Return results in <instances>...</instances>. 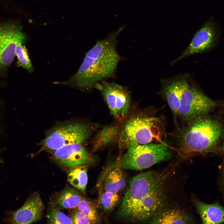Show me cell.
<instances>
[{
  "instance_id": "6da1fadb",
  "label": "cell",
  "mask_w": 224,
  "mask_h": 224,
  "mask_svg": "<svg viewBox=\"0 0 224 224\" xmlns=\"http://www.w3.org/2000/svg\"><path fill=\"white\" fill-rule=\"evenodd\" d=\"M125 25L96 42L86 53L77 72L64 82L82 90H88L114 74L120 57L116 50L117 37Z\"/></svg>"
},
{
  "instance_id": "7a4b0ae2",
  "label": "cell",
  "mask_w": 224,
  "mask_h": 224,
  "mask_svg": "<svg viewBox=\"0 0 224 224\" xmlns=\"http://www.w3.org/2000/svg\"><path fill=\"white\" fill-rule=\"evenodd\" d=\"M207 114L189 122L182 133L178 150L184 157L214 151L224 137L223 123Z\"/></svg>"
},
{
  "instance_id": "3957f363",
  "label": "cell",
  "mask_w": 224,
  "mask_h": 224,
  "mask_svg": "<svg viewBox=\"0 0 224 224\" xmlns=\"http://www.w3.org/2000/svg\"><path fill=\"white\" fill-rule=\"evenodd\" d=\"M163 128L160 120L143 115L133 117L125 123L118 137L119 147L127 149L136 144H144L160 141Z\"/></svg>"
},
{
  "instance_id": "277c9868",
  "label": "cell",
  "mask_w": 224,
  "mask_h": 224,
  "mask_svg": "<svg viewBox=\"0 0 224 224\" xmlns=\"http://www.w3.org/2000/svg\"><path fill=\"white\" fill-rule=\"evenodd\" d=\"M166 176L164 172L149 171L133 177L124 194L119 216L123 219L141 200L162 189Z\"/></svg>"
},
{
  "instance_id": "5b68a950",
  "label": "cell",
  "mask_w": 224,
  "mask_h": 224,
  "mask_svg": "<svg viewBox=\"0 0 224 224\" xmlns=\"http://www.w3.org/2000/svg\"><path fill=\"white\" fill-rule=\"evenodd\" d=\"M119 159L123 169L141 170L169 159L170 152L164 143H153L130 146Z\"/></svg>"
},
{
  "instance_id": "8992f818",
  "label": "cell",
  "mask_w": 224,
  "mask_h": 224,
  "mask_svg": "<svg viewBox=\"0 0 224 224\" xmlns=\"http://www.w3.org/2000/svg\"><path fill=\"white\" fill-rule=\"evenodd\" d=\"M217 105L194 84L189 76L186 74L178 115L189 123L207 114Z\"/></svg>"
},
{
  "instance_id": "52a82bcc",
  "label": "cell",
  "mask_w": 224,
  "mask_h": 224,
  "mask_svg": "<svg viewBox=\"0 0 224 224\" xmlns=\"http://www.w3.org/2000/svg\"><path fill=\"white\" fill-rule=\"evenodd\" d=\"M87 124L70 122L58 125L51 129L43 141L38 153L44 151L52 152L69 144L84 143L91 133Z\"/></svg>"
},
{
  "instance_id": "ba28073f",
  "label": "cell",
  "mask_w": 224,
  "mask_h": 224,
  "mask_svg": "<svg viewBox=\"0 0 224 224\" xmlns=\"http://www.w3.org/2000/svg\"><path fill=\"white\" fill-rule=\"evenodd\" d=\"M94 87L100 91L111 114L115 118L120 120L125 117L129 108L131 97L125 88L104 80L97 83Z\"/></svg>"
},
{
  "instance_id": "9c48e42d",
  "label": "cell",
  "mask_w": 224,
  "mask_h": 224,
  "mask_svg": "<svg viewBox=\"0 0 224 224\" xmlns=\"http://www.w3.org/2000/svg\"><path fill=\"white\" fill-rule=\"evenodd\" d=\"M25 40L20 27L10 24L0 26V74L5 73L13 62L17 44Z\"/></svg>"
},
{
  "instance_id": "30bf717a",
  "label": "cell",
  "mask_w": 224,
  "mask_h": 224,
  "mask_svg": "<svg viewBox=\"0 0 224 224\" xmlns=\"http://www.w3.org/2000/svg\"><path fill=\"white\" fill-rule=\"evenodd\" d=\"M52 157L60 166L68 168L89 165L94 161L93 156L83 143H74L64 146L53 152Z\"/></svg>"
},
{
  "instance_id": "8fae6325",
  "label": "cell",
  "mask_w": 224,
  "mask_h": 224,
  "mask_svg": "<svg viewBox=\"0 0 224 224\" xmlns=\"http://www.w3.org/2000/svg\"><path fill=\"white\" fill-rule=\"evenodd\" d=\"M44 208L39 194L35 193L28 198L21 208L10 212L5 221L11 224L32 223L41 218Z\"/></svg>"
},
{
  "instance_id": "7c38bea8",
  "label": "cell",
  "mask_w": 224,
  "mask_h": 224,
  "mask_svg": "<svg viewBox=\"0 0 224 224\" xmlns=\"http://www.w3.org/2000/svg\"><path fill=\"white\" fill-rule=\"evenodd\" d=\"M214 23L207 21L195 33L191 41L182 54L173 62L175 63L186 57L202 53L210 49L214 45L216 38Z\"/></svg>"
},
{
  "instance_id": "4fadbf2b",
  "label": "cell",
  "mask_w": 224,
  "mask_h": 224,
  "mask_svg": "<svg viewBox=\"0 0 224 224\" xmlns=\"http://www.w3.org/2000/svg\"><path fill=\"white\" fill-rule=\"evenodd\" d=\"M123 170L118 159L110 163L103 170L96 187L99 191L118 194L124 189L126 185Z\"/></svg>"
},
{
  "instance_id": "5bb4252c",
  "label": "cell",
  "mask_w": 224,
  "mask_h": 224,
  "mask_svg": "<svg viewBox=\"0 0 224 224\" xmlns=\"http://www.w3.org/2000/svg\"><path fill=\"white\" fill-rule=\"evenodd\" d=\"M185 74L161 80L160 93L168 103L175 117L178 115Z\"/></svg>"
},
{
  "instance_id": "9a60e30c",
  "label": "cell",
  "mask_w": 224,
  "mask_h": 224,
  "mask_svg": "<svg viewBox=\"0 0 224 224\" xmlns=\"http://www.w3.org/2000/svg\"><path fill=\"white\" fill-rule=\"evenodd\" d=\"M194 204L203 224H220L224 222V208L217 203L208 204L199 200Z\"/></svg>"
},
{
  "instance_id": "2e32d148",
  "label": "cell",
  "mask_w": 224,
  "mask_h": 224,
  "mask_svg": "<svg viewBox=\"0 0 224 224\" xmlns=\"http://www.w3.org/2000/svg\"><path fill=\"white\" fill-rule=\"evenodd\" d=\"M82 196L74 187L67 185L55 197L53 204L60 209L76 208Z\"/></svg>"
},
{
  "instance_id": "e0dca14e",
  "label": "cell",
  "mask_w": 224,
  "mask_h": 224,
  "mask_svg": "<svg viewBox=\"0 0 224 224\" xmlns=\"http://www.w3.org/2000/svg\"><path fill=\"white\" fill-rule=\"evenodd\" d=\"M152 224H187L191 221L184 212L179 209L160 210L150 220Z\"/></svg>"
},
{
  "instance_id": "ac0fdd59",
  "label": "cell",
  "mask_w": 224,
  "mask_h": 224,
  "mask_svg": "<svg viewBox=\"0 0 224 224\" xmlns=\"http://www.w3.org/2000/svg\"><path fill=\"white\" fill-rule=\"evenodd\" d=\"M88 165H84L69 168L67 171L68 182L83 194L86 192L88 182Z\"/></svg>"
},
{
  "instance_id": "d6986e66",
  "label": "cell",
  "mask_w": 224,
  "mask_h": 224,
  "mask_svg": "<svg viewBox=\"0 0 224 224\" xmlns=\"http://www.w3.org/2000/svg\"><path fill=\"white\" fill-rule=\"evenodd\" d=\"M119 131L117 125H110L100 130L93 140L92 150L96 152L114 142L118 138Z\"/></svg>"
},
{
  "instance_id": "ffe728a7",
  "label": "cell",
  "mask_w": 224,
  "mask_h": 224,
  "mask_svg": "<svg viewBox=\"0 0 224 224\" xmlns=\"http://www.w3.org/2000/svg\"><path fill=\"white\" fill-rule=\"evenodd\" d=\"M120 200L118 194L100 191L97 200V206L100 210L106 213L112 212Z\"/></svg>"
},
{
  "instance_id": "44dd1931",
  "label": "cell",
  "mask_w": 224,
  "mask_h": 224,
  "mask_svg": "<svg viewBox=\"0 0 224 224\" xmlns=\"http://www.w3.org/2000/svg\"><path fill=\"white\" fill-rule=\"evenodd\" d=\"M94 224L100 223V219L97 209V207L90 199L82 197L77 208Z\"/></svg>"
},
{
  "instance_id": "7402d4cb",
  "label": "cell",
  "mask_w": 224,
  "mask_h": 224,
  "mask_svg": "<svg viewBox=\"0 0 224 224\" xmlns=\"http://www.w3.org/2000/svg\"><path fill=\"white\" fill-rule=\"evenodd\" d=\"M24 43H18L16 47L15 56L17 58V66L22 67L29 72H32L33 68L29 58L27 50Z\"/></svg>"
},
{
  "instance_id": "603a6c76",
  "label": "cell",
  "mask_w": 224,
  "mask_h": 224,
  "mask_svg": "<svg viewBox=\"0 0 224 224\" xmlns=\"http://www.w3.org/2000/svg\"><path fill=\"white\" fill-rule=\"evenodd\" d=\"M48 224H71L73 222L70 217L60 211L53 204L50 206L47 216Z\"/></svg>"
},
{
  "instance_id": "cb8c5ba5",
  "label": "cell",
  "mask_w": 224,
  "mask_h": 224,
  "mask_svg": "<svg viewBox=\"0 0 224 224\" xmlns=\"http://www.w3.org/2000/svg\"><path fill=\"white\" fill-rule=\"evenodd\" d=\"M69 217L73 224H93L94 223L77 208L71 209L69 212Z\"/></svg>"
},
{
  "instance_id": "d4e9b609",
  "label": "cell",
  "mask_w": 224,
  "mask_h": 224,
  "mask_svg": "<svg viewBox=\"0 0 224 224\" xmlns=\"http://www.w3.org/2000/svg\"><path fill=\"white\" fill-rule=\"evenodd\" d=\"M221 149L224 152V141L223 142L222 144V146Z\"/></svg>"
},
{
  "instance_id": "484cf974",
  "label": "cell",
  "mask_w": 224,
  "mask_h": 224,
  "mask_svg": "<svg viewBox=\"0 0 224 224\" xmlns=\"http://www.w3.org/2000/svg\"><path fill=\"white\" fill-rule=\"evenodd\" d=\"M223 181H224V167H223Z\"/></svg>"
},
{
  "instance_id": "4316f807",
  "label": "cell",
  "mask_w": 224,
  "mask_h": 224,
  "mask_svg": "<svg viewBox=\"0 0 224 224\" xmlns=\"http://www.w3.org/2000/svg\"><path fill=\"white\" fill-rule=\"evenodd\" d=\"M222 105L223 106V107H224V100L222 102Z\"/></svg>"
},
{
  "instance_id": "83f0119b",
  "label": "cell",
  "mask_w": 224,
  "mask_h": 224,
  "mask_svg": "<svg viewBox=\"0 0 224 224\" xmlns=\"http://www.w3.org/2000/svg\"><path fill=\"white\" fill-rule=\"evenodd\" d=\"M1 153V151L0 150V155Z\"/></svg>"
}]
</instances>
